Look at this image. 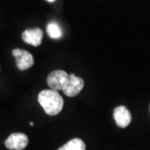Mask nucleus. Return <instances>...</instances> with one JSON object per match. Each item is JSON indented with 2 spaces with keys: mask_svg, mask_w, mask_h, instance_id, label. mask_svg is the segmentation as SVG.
<instances>
[{
  "mask_svg": "<svg viewBox=\"0 0 150 150\" xmlns=\"http://www.w3.org/2000/svg\"><path fill=\"white\" fill-rule=\"evenodd\" d=\"M38 100L48 115L55 116L62 111L64 99L57 90L44 89L38 94Z\"/></svg>",
  "mask_w": 150,
  "mask_h": 150,
  "instance_id": "nucleus-1",
  "label": "nucleus"
},
{
  "mask_svg": "<svg viewBox=\"0 0 150 150\" xmlns=\"http://www.w3.org/2000/svg\"><path fill=\"white\" fill-rule=\"evenodd\" d=\"M69 79V75L64 70H54L48 74L47 83L51 89L63 90Z\"/></svg>",
  "mask_w": 150,
  "mask_h": 150,
  "instance_id": "nucleus-2",
  "label": "nucleus"
},
{
  "mask_svg": "<svg viewBox=\"0 0 150 150\" xmlns=\"http://www.w3.org/2000/svg\"><path fill=\"white\" fill-rule=\"evenodd\" d=\"M12 54L16 60V64L19 70H26L31 68L34 64V59L33 55L26 50L15 48L13 50Z\"/></svg>",
  "mask_w": 150,
  "mask_h": 150,
  "instance_id": "nucleus-3",
  "label": "nucleus"
},
{
  "mask_svg": "<svg viewBox=\"0 0 150 150\" xmlns=\"http://www.w3.org/2000/svg\"><path fill=\"white\" fill-rule=\"evenodd\" d=\"M4 144L9 150H23L28 144V138L23 133H14L8 136Z\"/></svg>",
  "mask_w": 150,
  "mask_h": 150,
  "instance_id": "nucleus-4",
  "label": "nucleus"
},
{
  "mask_svg": "<svg viewBox=\"0 0 150 150\" xmlns=\"http://www.w3.org/2000/svg\"><path fill=\"white\" fill-rule=\"evenodd\" d=\"M84 86V81L80 77H77L74 74H69V79L63 89L66 96L74 97L78 95Z\"/></svg>",
  "mask_w": 150,
  "mask_h": 150,
  "instance_id": "nucleus-5",
  "label": "nucleus"
},
{
  "mask_svg": "<svg viewBox=\"0 0 150 150\" xmlns=\"http://www.w3.org/2000/svg\"><path fill=\"white\" fill-rule=\"evenodd\" d=\"M43 33L39 28L26 29L22 33V39L28 44L38 47L42 43Z\"/></svg>",
  "mask_w": 150,
  "mask_h": 150,
  "instance_id": "nucleus-6",
  "label": "nucleus"
},
{
  "mask_svg": "<svg viewBox=\"0 0 150 150\" xmlns=\"http://www.w3.org/2000/svg\"><path fill=\"white\" fill-rule=\"evenodd\" d=\"M113 118L119 128H126L131 123L132 116L125 106H118L113 110Z\"/></svg>",
  "mask_w": 150,
  "mask_h": 150,
  "instance_id": "nucleus-7",
  "label": "nucleus"
},
{
  "mask_svg": "<svg viewBox=\"0 0 150 150\" xmlns=\"http://www.w3.org/2000/svg\"><path fill=\"white\" fill-rule=\"evenodd\" d=\"M58 150H86L84 142L80 139H73Z\"/></svg>",
  "mask_w": 150,
  "mask_h": 150,
  "instance_id": "nucleus-8",
  "label": "nucleus"
},
{
  "mask_svg": "<svg viewBox=\"0 0 150 150\" xmlns=\"http://www.w3.org/2000/svg\"><path fill=\"white\" fill-rule=\"evenodd\" d=\"M47 33L51 38L59 39L63 36L62 28L55 22H51L47 25Z\"/></svg>",
  "mask_w": 150,
  "mask_h": 150,
  "instance_id": "nucleus-9",
  "label": "nucleus"
},
{
  "mask_svg": "<svg viewBox=\"0 0 150 150\" xmlns=\"http://www.w3.org/2000/svg\"><path fill=\"white\" fill-rule=\"evenodd\" d=\"M29 125H30V126H33V122H30V123H29Z\"/></svg>",
  "mask_w": 150,
  "mask_h": 150,
  "instance_id": "nucleus-10",
  "label": "nucleus"
},
{
  "mask_svg": "<svg viewBox=\"0 0 150 150\" xmlns=\"http://www.w3.org/2000/svg\"><path fill=\"white\" fill-rule=\"evenodd\" d=\"M47 1H48V2H50V3H52V2H54L55 0H47Z\"/></svg>",
  "mask_w": 150,
  "mask_h": 150,
  "instance_id": "nucleus-11",
  "label": "nucleus"
},
{
  "mask_svg": "<svg viewBox=\"0 0 150 150\" xmlns=\"http://www.w3.org/2000/svg\"><path fill=\"white\" fill-rule=\"evenodd\" d=\"M149 109H150V108H149Z\"/></svg>",
  "mask_w": 150,
  "mask_h": 150,
  "instance_id": "nucleus-12",
  "label": "nucleus"
}]
</instances>
